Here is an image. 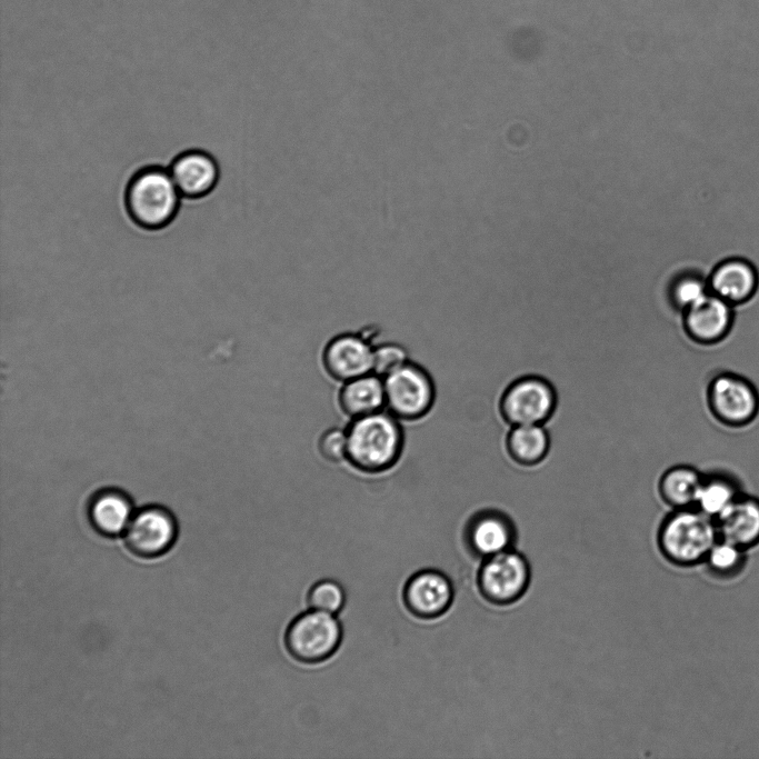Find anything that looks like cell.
Masks as SVG:
<instances>
[{
	"label": "cell",
	"instance_id": "d4e9b609",
	"mask_svg": "<svg viewBox=\"0 0 759 759\" xmlns=\"http://www.w3.org/2000/svg\"><path fill=\"white\" fill-rule=\"evenodd\" d=\"M709 292L707 279L698 277H685L680 279L672 291L673 300L678 307L687 309Z\"/></svg>",
	"mask_w": 759,
	"mask_h": 759
},
{
	"label": "cell",
	"instance_id": "d6986e66",
	"mask_svg": "<svg viewBox=\"0 0 759 759\" xmlns=\"http://www.w3.org/2000/svg\"><path fill=\"white\" fill-rule=\"evenodd\" d=\"M737 479L726 472L703 475L695 507L717 519L741 493Z\"/></svg>",
	"mask_w": 759,
	"mask_h": 759
},
{
	"label": "cell",
	"instance_id": "5b68a950",
	"mask_svg": "<svg viewBox=\"0 0 759 759\" xmlns=\"http://www.w3.org/2000/svg\"><path fill=\"white\" fill-rule=\"evenodd\" d=\"M707 402L712 416L727 427L748 426L759 413L758 389L748 378L731 371L710 380Z\"/></svg>",
	"mask_w": 759,
	"mask_h": 759
},
{
	"label": "cell",
	"instance_id": "3957f363",
	"mask_svg": "<svg viewBox=\"0 0 759 759\" xmlns=\"http://www.w3.org/2000/svg\"><path fill=\"white\" fill-rule=\"evenodd\" d=\"M347 458L363 471H381L397 460L401 450V431L396 419L385 412L356 418L347 430Z\"/></svg>",
	"mask_w": 759,
	"mask_h": 759
},
{
	"label": "cell",
	"instance_id": "9a60e30c",
	"mask_svg": "<svg viewBox=\"0 0 759 759\" xmlns=\"http://www.w3.org/2000/svg\"><path fill=\"white\" fill-rule=\"evenodd\" d=\"M719 538L748 550L759 543V498L742 492L717 519Z\"/></svg>",
	"mask_w": 759,
	"mask_h": 759
},
{
	"label": "cell",
	"instance_id": "2e32d148",
	"mask_svg": "<svg viewBox=\"0 0 759 759\" xmlns=\"http://www.w3.org/2000/svg\"><path fill=\"white\" fill-rule=\"evenodd\" d=\"M134 510L130 498L121 490L104 489L90 500L88 516L92 527L103 536L124 532Z\"/></svg>",
	"mask_w": 759,
	"mask_h": 759
},
{
	"label": "cell",
	"instance_id": "7a4b0ae2",
	"mask_svg": "<svg viewBox=\"0 0 759 759\" xmlns=\"http://www.w3.org/2000/svg\"><path fill=\"white\" fill-rule=\"evenodd\" d=\"M719 539L716 521L696 507L675 509L658 532V547L671 563L691 567L705 562Z\"/></svg>",
	"mask_w": 759,
	"mask_h": 759
},
{
	"label": "cell",
	"instance_id": "4fadbf2b",
	"mask_svg": "<svg viewBox=\"0 0 759 759\" xmlns=\"http://www.w3.org/2000/svg\"><path fill=\"white\" fill-rule=\"evenodd\" d=\"M169 172L181 197L200 199L208 196L219 180V167L214 158L199 149L183 151L176 156Z\"/></svg>",
	"mask_w": 759,
	"mask_h": 759
},
{
	"label": "cell",
	"instance_id": "5bb4252c",
	"mask_svg": "<svg viewBox=\"0 0 759 759\" xmlns=\"http://www.w3.org/2000/svg\"><path fill=\"white\" fill-rule=\"evenodd\" d=\"M372 353L373 349L363 338L342 334L326 347L323 363L332 377L348 381L372 371Z\"/></svg>",
	"mask_w": 759,
	"mask_h": 759
},
{
	"label": "cell",
	"instance_id": "8fae6325",
	"mask_svg": "<svg viewBox=\"0 0 759 759\" xmlns=\"http://www.w3.org/2000/svg\"><path fill=\"white\" fill-rule=\"evenodd\" d=\"M709 291L733 307L749 302L759 289V271L746 257L729 256L710 271Z\"/></svg>",
	"mask_w": 759,
	"mask_h": 759
},
{
	"label": "cell",
	"instance_id": "6da1fadb",
	"mask_svg": "<svg viewBox=\"0 0 759 759\" xmlns=\"http://www.w3.org/2000/svg\"><path fill=\"white\" fill-rule=\"evenodd\" d=\"M181 194L169 172L161 166H147L129 179L124 207L130 219L144 230H160L176 218Z\"/></svg>",
	"mask_w": 759,
	"mask_h": 759
},
{
	"label": "cell",
	"instance_id": "8992f818",
	"mask_svg": "<svg viewBox=\"0 0 759 759\" xmlns=\"http://www.w3.org/2000/svg\"><path fill=\"white\" fill-rule=\"evenodd\" d=\"M530 566L513 548L483 559L478 572V587L486 600L507 606L519 600L530 583Z\"/></svg>",
	"mask_w": 759,
	"mask_h": 759
},
{
	"label": "cell",
	"instance_id": "9c48e42d",
	"mask_svg": "<svg viewBox=\"0 0 759 759\" xmlns=\"http://www.w3.org/2000/svg\"><path fill=\"white\" fill-rule=\"evenodd\" d=\"M556 393L549 382L537 377L512 383L501 399L505 419L513 426L542 425L552 415Z\"/></svg>",
	"mask_w": 759,
	"mask_h": 759
},
{
	"label": "cell",
	"instance_id": "ba28073f",
	"mask_svg": "<svg viewBox=\"0 0 759 759\" xmlns=\"http://www.w3.org/2000/svg\"><path fill=\"white\" fill-rule=\"evenodd\" d=\"M386 405L393 416L416 419L423 416L433 401V386L419 367L406 362L383 378Z\"/></svg>",
	"mask_w": 759,
	"mask_h": 759
},
{
	"label": "cell",
	"instance_id": "ac0fdd59",
	"mask_svg": "<svg viewBox=\"0 0 759 759\" xmlns=\"http://www.w3.org/2000/svg\"><path fill=\"white\" fill-rule=\"evenodd\" d=\"M386 405L385 385L381 377L367 373L346 381L340 392V406L354 418L371 415Z\"/></svg>",
	"mask_w": 759,
	"mask_h": 759
},
{
	"label": "cell",
	"instance_id": "52a82bcc",
	"mask_svg": "<svg viewBox=\"0 0 759 759\" xmlns=\"http://www.w3.org/2000/svg\"><path fill=\"white\" fill-rule=\"evenodd\" d=\"M177 523L172 513L161 506H147L134 511L123 532L127 548L141 558L163 555L173 545Z\"/></svg>",
	"mask_w": 759,
	"mask_h": 759
},
{
	"label": "cell",
	"instance_id": "7402d4cb",
	"mask_svg": "<svg viewBox=\"0 0 759 759\" xmlns=\"http://www.w3.org/2000/svg\"><path fill=\"white\" fill-rule=\"evenodd\" d=\"M747 550L723 539H718L709 550L705 563L709 571L722 579L738 576L746 566Z\"/></svg>",
	"mask_w": 759,
	"mask_h": 759
},
{
	"label": "cell",
	"instance_id": "603a6c76",
	"mask_svg": "<svg viewBox=\"0 0 759 759\" xmlns=\"http://www.w3.org/2000/svg\"><path fill=\"white\" fill-rule=\"evenodd\" d=\"M307 601L310 609L337 615L344 606L346 592L339 582L323 579L312 585Z\"/></svg>",
	"mask_w": 759,
	"mask_h": 759
},
{
	"label": "cell",
	"instance_id": "277c9868",
	"mask_svg": "<svg viewBox=\"0 0 759 759\" xmlns=\"http://www.w3.org/2000/svg\"><path fill=\"white\" fill-rule=\"evenodd\" d=\"M342 639L336 615L310 609L296 617L287 628L284 643L298 661L316 663L331 657Z\"/></svg>",
	"mask_w": 759,
	"mask_h": 759
},
{
	"label": "cell",
	"instance_id": "44dd1931",
	"mask_svg": "<svg viewBox=\"0 0 759 759\" xmlns=\"http://www.w3.org/2000/svg\"><path fill=\"white\" fill-rule=\"evenodd\" d=\"M510 456L521 465H535L549 449V436L542 425L513 426L507 439Z\"/></svg>",
	"mask_w": 759,
	"mask_h": 759
},
{
	"label": "cell",
	"instance_id": "ffe728a7",
	"mask_svg": "<svg viewBox=\"0 0 759 759\" xmlns=\"http://www.w3.org/2000/svg\"><path fill=\"white\" fill-rule=\"evenodd\" d=\"M703 475L690 466H676L661 478L662 499L675 509L695 507Z\"/></svg>",
	"mask_w": 759,
	"mask_h": 759
},
{
	"label": "cell",
	"instance_id": "e0dca14e",
	"mask_svg": "<svg viewBox=\"0 0 759 759\" xmlns=\"http://www.w3.org/2000/svg\"><path fill=\"white\" fill-rule=\"evenodd\" d=\"M467 537L471 550L485 559L513 548L516 532L506 517L483 513L472 520Z\"/></svg>",
	"mask_w": 759,
	"mask_h": 759
},
{
	"label": "cell",
	"instance_id": "30bf717a",
	"mask_svg": "<svg viewBox=\"0 0 759 759\" xmlns=\"http://www.w3.org/2000/svg\"><path fill=\"white\" fill-rule=\"evenodd\" d=\"M735 309L736 307L709 291L683 310L685 331L691 340L700 344L721 342L733 327Z\"/></svg>",
	"mask_w": 759,
	"mask_h": 759
},
{
	"label": "cell",
	"instance_id": "484cf974",
	"mask_svg": "<svg viewBox=\"0 0 759 759\" xmlns=\"http://www.w3.org/2000/svg\"><path fill=\"white\" fill-rule=\"evenodd\" d=\"M347 431L338 428L327 430L319 440L320 453L330 461H340L347 458Z\"/></svg>",
	"mask_w": 759,
	"mask_h": 759
},
{
	"label": "cell",
	"instance_id": "cb8c5ba5",
	"mask_svg": "<svg viewBox=\"0 0 759 759\" xmlns=\"http://www.w3.org/2000/svg\"><path fill=\"white\" fill-rule=\"evenodd\" d=\"M407 362V354L402 347L387 343L373 349L372 371L379 377H386Z\"/></svg>",
	"mask_w": 759,
	"mask_h": 759
},
{
	"label": "cell",
	"instance_id": "7c38bea8",
	"mask_svg": "<svg viewBox=\"0 0 759 759\" xmlns=\"http://www.w3.org/2000/svg\"><path fill=\"white\" fill-rule=\"evenodd\" d=\"M403 600L411 613L419 618H436L443 615L453 600V587L442 572L421 570L407 581Z\"/></svg>",
	"mask_w": 759,
	"mask_h": 759
}]
</instances>
